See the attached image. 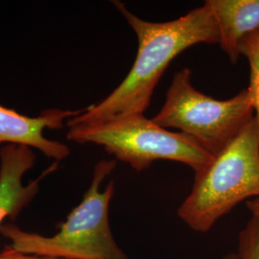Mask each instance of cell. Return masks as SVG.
<instances>
[{
  "label": "cell",
  "instance_id": "30bf717a",
  "mask_svg": "<svg viewBox=\"0 0 259 259\" xmlns=\"http://www.w3.org/2000/svg\"><path fill=\"white\" fill-rule=\"evenodd\" d=\"M237 259H259V219L250 217L238 236Z\"/></svg>",
  "mask_w": 259,
  "mask_h": 259
},
{
  "label": "cell",
  "instance_id": "3957f363",
  "mask_svg": "<svg viewBox=\"0 0 259 259\" xmlns=\"http://www.w3.org/2000/svg\"><path fill=\"white\" fill-rule=\"evenodd\" d=\"M257 197L259 124L253 117L210 164L195 173L177 214L192 231L206 232L239 203Z\"/></svg>",
  "mask_w": 259,
  "mask_h": 259
},
{
  "label": "cell",
  "instance_id": "7a4b0ae2",
  "mask_svg": "<svg viewBox=\"0 0 259 259\" xmlns=\"http://www.w3.org/2000/svg\"><path fill=\"white\" fill-rule=\"evenodd\" d=\"M115 167V159H102L95 165L82 202L55 235L47 237L24 232L11 223L3 224L0 233L11 240L12 249L22 253L60 259H127L112 236L109 221L114 182L100 191L103 181Z\"/></svg>",
  "mask_w": 259,
  "mask_h": 259
},
{
  "label": "cell",
  "instance_id": "9c48e42d",
  "mask_svg": "<svg viewBox=\"0 0 259 259\" xmlns=\"http://www.w3.org/2000/svg\"><path fill=\"white\" fill-rule=\"evenodd\" d=\"M240 55L246 57L250 65V93L254 117L259 124V29L244 38L239 47Z\"/></svg>",
  "mask_w": 259,
  "mask_h": 259
},
{
  "label": "cell",
  "instance_id": "ba28073f",
  "mask_svg": "<svg viewBox=\"0 0 259 259\" xmlns=\"http://www.w3.org/2000/svg\"><path fill=\"white\" fill-rule=\"evenodd\" d=\"M219 34V45L232 65L244 38L259 29V0H206Z\"/></svg>",
  "mask_w": 259,
  "mask_h": 259
},
{
  "label": "cell",
  "instance_id": "8fae6325",
  "mask_svg": "<svg viewBox=\"0 0 259 259\" xmlns=\"http://www.w3.org/2000/svg\"><path fill=\"white\" fill-rule=\"evenodd\" d=\"M0 259H60L50 256H41L36 254H27L22 253L20 251L14 250L11 247H7V249L3 250L0 253Z\"/></svg>",
  "mask_w": 259,
  "mask_h": 259
},
{
  "label": "cell",
  "instance_id": "6da1fadb",
  "mask_svg": "<svg viewBox=\"0 0 259 259\" xmlns=\"http://www.w3.org/2000/svg\"><path fill=\"white\" fill-rule=\"evenodd\" d=\"M112 3L137 35L138 54L120 84L101 102L66 121L68 128L143 113L159 79L177 56L198 44H219L216 23L205 4L179 19L152 22L137 17L120 1Z\"/></svg>",
  "mask_w": 259,
  "mask_h": 259
},
{
  "label": "cell",
  "instance_id": "5b68a950",
  "mask_svg": "<svg viewBox=\"0 0 259 259\" xmlns=\"http://www.w3.org/2000/svg\"><path fill=\"white\" fill-rule=\"evenodd\" d=\"M188 67L176 72L161 110L153 120L178 129L213 157L254 117L248 88L228 100H216L195 89Z\"/></svg>",
  "mask_w": 259,
  "mask_h": 259
},
{
  "label": "cell",
  "instance_id": "4fadbf2b",
  "mask_svg": "<svg viewBox=\"0 0 259 259\" xmlns=\"http://www.w3.org/2000/svg\"><path fill=\"white\" fill-rule=\"evenodd\" d=\"M221 259H237L236 256V252H231V253H227L226 255H224Z\"/></svg>",
  "mask_w": 259,
  "mask_h": 259
},
{
  "label": "cell",
  "instance_id": "8992f818",
  "mask_svg": "<svg viewBox=\"0 0 259 259\" xmlns=\"http://www.w3.org/2000/svg\"><path fill=\"white\" fill-rule=\"evenodd\" d=\"M51 109L41 111L37 117H29L0 105V144H20L39 150L46 157L61 161L70 155L65 143L45 137L46 129L64 128V122L83 112Z\"/></svg>",
  "mask_w": 259,
  "mask_h": 259
},
{
  "label": "cell",
  "instance_id": "7c38bea8",
  "mask_svg": "<svg viewBox=\"0 0 259 259\" xmlns=\"http://www.w3.org/2000/svg\"><path fill=\"white\" fill-rule=\"evenodd\" d=\"M247 207L252 217L259 219V197L247 201Z\"/></svg>",
  "mask_w": 259,
  "mask_h": 259
},
{
  "label": "cell",
  "instance_id": "277c9868",
  "mask_svg": "<svg viewBox=\"0 0 259 259\" xmlns=\"http://www.w3.org/2000/svg\"><path fill=\"white\" fill-rule=\"evenodd\" d=\"M66 139L80 144L100 145L137 171L148 168L156 160L165 159L184 163L197 173L214 158L193 139L160 127L143 113L72 126Z\"/></svg>",
  "mask_w": 259,
  "mask_h": 259
},
{
  "label": "cell",
  "instance_id": "52a82bcc",
  "mask_svg": "<svg viewBox=\"0 0 259 259\" xmlns=\"http://www.w3.org/2000/svg\"><path fill=\"white\" fill-rule=\"evenodd\" d=\"M36 155L31 147L20 144H6L0 149V227L7 218L15 220L38 192L39 182L49 168L37 180L27 185L22 184L24 174L35 164Z\"/></svg>",
  "mask_w": 259,
  "mask_h": 259
}]
</instances>
